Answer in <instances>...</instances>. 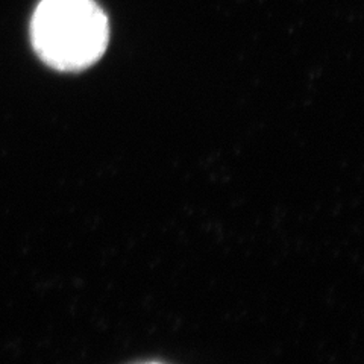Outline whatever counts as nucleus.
Wrapping results in <instances>:
<instances>
[{
    "label": "nucleus",
    "mask_w": 364,
    "mask_h": 364,
    "mask_svg": "<svg viewBox=\"0 0 364 364\" xmlns=\"http://www.w3.org/2000/svg\"><path fill=\"white\" fill-rule=\"evenodd\" d=\"M149 364H158V363H149Z\"/></svg>",
    "instance_id": "nucleus-2"
},
{
    "label": "nucleus",
    "mask_w": 364,
    "mask_h": 364,
    "mask_svg": "<svg viewBox=\"0 0 364 364\" xmlns=\"http://www.w3.org/2000/svg\"><path fill=\"white\" fill-rule=\"evenodd\" d=\"M108 18L95 0H41L31 20L40 58L56 70L93 65L108 46Z\"/></svg>",
    "instance_id": "nucleus-1"
}]
</instances>
